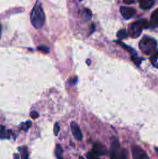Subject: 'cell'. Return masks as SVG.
I'll return each mask as SVG.
<instances>
[{"label": "cell", "instance_id": "44dd1931", "mask_svg": "<svg viewBox=\"0 0 158 159\" xmlns=\"http://www.w3.org/2000/svg\"><path fill=\"white\" fill-rule=\"evenodd\" d=\"M59 131H60V126H59L58 123H56V124L54 125V134L55 136H57L59 134Z\"/></svg>", "mask_w": 158, "mask_h": 159}, {"label": "cell", "instance_id": "9a60e30c", "mask_svg": "<svg viewBox=\"0 0 158 159\" xmlns=\"http://www.w3.org/2000/svg\"><path fill=\"white\" fill-rule=\"evenodd\" d=\"M117 37L119 39H125L128 37V33L126 32L125 30H120L118 31Z\"/></svg>", "mask_w": 158, "mask_h": 159}, {"label": "cell", "instance_id": "ac0fdd59", "mask_svg": "<svg viewBox=\"0 0 158 159\" xmlns=\"http://www.w3.org/2000/svg\"><path fill=\"white\" fill-rule=\"evenodd\" d=\"M157 57H158V51H156V52L154 53V54H153V55L150 57V61L152 62V64L153 65H154L155 63L156 62V60H157Z\"/></svg>", "mask_w": 158, "mask_h": 159}, {"label": "cell", "instance_id": "4fadbf2b", "mask_svg": "<svg viewBox=\"0 0 158 159\" xmlns=\"http://www.w3.org/2000/svg\"><path fill=\"white\" fill-rule=\"evenodd\" d=\"M63 149H62L61 146L57 144L56 146V149H55V155L57 157V159H63Z\"/></svg>", "mask_w": 158, "mask_h": 159}, {"label": "cell", "instance_id": "ba28073f", "mask_svg": "<svg viewBox=\"0 0 158 159\" xmlns=\"http://www.w3.org/2000/svg\"><path fill=\"white\" fill-rule=\"evenodd\" d=\"M71 129L74 138H75L77 141H81L83 137H82L81 130L80 127H79L78 124L76 122H74V121H73V122L71 123Z\"/></svg>", "mask_w": 158, "mask_h": 159}, {"label": "cell", "instance_id": "cb8c5ba5", "mask_svg": "<svg viewBox=\"0 0 158 159\" xmlns=\"http://www.w3.org/2000/svg\"><path fill=\"white\" fill-rule=\"evenodd\" d=\"M1 34H2V25L0 23V37H1Z\"/></svg>", "mask_w": 158, "mask_h": 159}, {"label": "cell", "instance_id": "52a82bcc", "mask_svg": "<svg viewBox=\"0 0 158 159\" xmlns=\"http://www.w3.org/2000/svg\"><path fill=\"white\" fill-rule=\"evenodd\" d=\"M120 12L124 19L129 20L132 18L133 16L136 14V9L131 7H126V6H121L120 7Z\"/></svg>", "mask_w": 158, "mask_h": 159}, {"label": "cell", "instance_id": "2e32d148", "mask_svg": "<svg viewBox=\"0 0 158 159\" xmlns=\"http://www.w3.org/2000/svg\"><path fill=\"white\" fill-rule=\"evenodd\" d=\"M31 126H32V122L28 120L26 121V122L21 124V126H20V127H21L22 130H25V131H27V130L31 127Z\"/></svg>", "mask_w": 158, "mask_h": 159}, {"label": "cell", "instance_id": "d4e9b609", "mask_svg": "<svg viewBox=\"0 0 158 159\" xmlns=\"http://www.w3.org/2000/svg\"><path fill=\"white\" fill-rule=\"evenodd\" d=\"M155 150H156V152L158 153V148H155Z\"/></svg>", "mask_w": 158, "mask_h": 159}, {"label": "cell", "instance_id": "ffe728a7", "mask_svg": "<svg viewBox=\"0 0 158 159\" xmlns=\"http://www.w3.org/2000/svg\"><path fill=\"white\" fill-rule=\"evenodd\" d=\"M86 157L88 159H100L97 155L93 154L92 152H88V153H87Z\"/></svg>", "mask_w": 158, "mask_h": 159}, {"label": "cell", "instance_id": "8992f818", "mask_svg": "<svg viewBox=\"0 0 158 159\" xmlns=\"http://www.w3.org/2000/svg\"><path fill=\"white\" fill-rule=\"evenodd\" d=\"M91 152L93 154H94L95 155H97V156H99V155H105L107 154V149L105 148V146L101 144L100 142H95L93 144L92 152Z\"/></svg>", "mask_w": 158, "mask_h": 159}, {"label": "cell", "instance_id": "603a6c76", "mask_svg": "<svg viewBox=\"0 0 158 159\" xmlns=\"http://www.w3.org/2000/svg\"><path fill=\"white\" fill-rule=\"evenodd\" d=\"M123 2L125 4H132V3L134 2V1H127V0H124Z\"/></svg>", "mask_w": 158, "mask_h": 159}, {"label": "cell", "instance_id": "7c38bea8", "mask_svg": "<svg viewBox=\"0 0 158 159\" xmlns=\"http://www.w3.org/2000/svg\"><path fill=\"white\" fill-rule=\"evenodd\" d=\"M116 43H118V44H119V45H120V46L122 47V48H123L124 49H125V50H126V51H128L129 52L131 53L132 56L136 55V51H135V50L133 49V48H130L129 46H127V45H125V43H123V42L120 41V40H117V41H116Z\"/></svg>", "mask_w": 158, "mask_h": 159}, {"label": "cell", "instance_id": "30bf717a", "mask_svg": "<svg viewBox=\"0 0 158 159\" xmlns=\"http://www.w3.org/2000/svg\"><path fill=\"white\" fill-rule=\"evenodd\" d=\"M155 2L153 0H141L139 2V6L143 9H149L153 6Z\"/></svg>", "mask_w": 158, "mask_h": 159}, {"label": "cell", "instance_id": "5bb4252c", "mask_svg": "<svg viewBox=\"0 0 158 159\" xmlns=\"http://www.w3.org/2000/svg\"><path fill=\"white\" fill-rule=\"evenodd\" d=\"M82 16H83L86 20H90V19L91 18V16H92V13H91L90 9L85 8V9H84L83 10H82Z\"/></svg>", "mask_w": 158, "mask_h": 159}, {"label": "cell", "instance_id": "277c9868", "mask_svg": "<svg viewBox=\"0 0 158 159\" xmlns=\"http://www.w3.org/2000/svg\"><path fill=\"white\" fill-rule=\"evenodd\" d=\"M110 159H127L126 152L120 147L117 140H115L112 143L110 149Z\"/></svg>", "mask_w": 158, "mask_h": 159}, {"label": "cell", "instance_id": "5b68a950", "mask_svg": "<svg viewBox=\"0 0 158 159\" xmlns=\"http://www.w3.org/2000/svg\"><path fill=\"white\" fill-rule=\"evenodd\" d=\"M132 155L133 159H150L147 154L138 146H133L132 148Z\"/></svg>", "mask_w": 158, "mask_h": 159}, {"label": "cell", "instance_id": "9c48e42d", "mask_svg": "<svg viewBox=\"0 0 158 159\" xmlns=\"http://www.w3.org/2000/svg\"><path fill=\"white\" fill-rule=\"evenodd\" d=\"M150 25L153 27H158V8L152 13L150 17Z\"/></svg>", "mask_w": 158, "mask_h": 159}, {"label": "cell", "instance_id": "3957f363", "mask_svg": "<svg viewBox=\"0 0 158 159\" xmlns=\"http://www.w3.org/2000/svg\"><path fill=\"white\" fill-rule=\"evenodd\" d=\"M149 26V23L145 19H141L138 21L135 22L129 28V35L133 38H137L142 33L143 29L147 28Z\"/></svg>", "mask_w": 158, "mask_h": 159}, {"label": "cell", "instance_id": "e0dca14e", "mask_svg": "<svg viewBox=\"0 0 158 159\" xmlns=\"http://www.w3.org/2000/svg\"><path fill=\"white\" fill-rule=\"evenodd\" d=\"M132 61H133V62H134V64H136V65H140L141 61H142L143 59L140 58V57H138L137 56H132Z\"/></svg>", "mask_w": 158, "mask_h": 159}, {"label": "cell", "instance_id": "6da1fadb", "mask_svg": "<svg viewBox=\"0 0 158 159\" xmlns=\"http://www.w3.org/2000/svg\"><path fill=\"white\" fill-rule=\"evenodd\" d=\"M31 23L36 29H40L43 27L45 22V14L42 4L40 2H37L34 6L30 14Z\"/></svg>", "mask_w": 158, "mask_h": 159}, {"label": "cell", "instance_id": "484cf974", "mask_svg": "<svg viewBox=\"0 0 158 159\" xmlns=\"http://www.w3.org/2000/svg\"><path fill=\"white\" fill-rule=\"evenodd\" d=\"M80 159H84V158H82V157H80Z\"/></svg>", "mask_w": 158, "mask_h": 159}, {"label": "cell", "instance_id": "8fae6325", "mask_svg": "<svg viewBox=\"0 0 158 159\" xmlns=\"http://www.w3.org/2000/svg\"><path fill=\"white\" fill-rule=\"evenodd\" d=\"M12 135V131L10 130H6L4 127H0V138L1 139H9Z\"/></svg>", "mask_w": 158, "mask_h": 159}, {"label": "cell", "instance_id": "7a4b0ae2", "mask_svg": "<svg viewBox=\"0 0 158 159\" xmlns=\"http://www.w3.org/2000/svg\"><path fill=\"white\" fill-rule=\"evenodd\" d=\"M156 46L157 43L156 40L150 37H143L139 43V49L147 55H153L156 51Z\"/></svg>", "mask_w": 158, "mask_h": 159}, {"label": "cell", "instance_id": "7402d4cb", "mask_svg": "<svg viewBox=\"0 0 158 159\" xmlns=\"http://www.w3.org/2000/svg\"><path fill=\"white\" fill-rule=\"evenodd\" d=\"M30 116L33 119H37L39 116V113L37 111H32L30 113Z\"/></svg>", "mask_w": 158, "mask_h": 159}, {"label": "cell", "instance_id": "d6986e66", "mask_svg": "<svg viewBox=\"0 0 158 159\" xmlns=\"http://www.w3.org/2000/svg\"><path fill=\"white\" fill-rule=\"evenodd\" d=\"M37 49H38V51H42V52L45 53V54L49 52V48L46 46H39L38 48H37Z\"/></svg>", "mask_w": 158, "mask_h": 159}]
</instances>
